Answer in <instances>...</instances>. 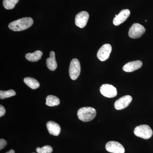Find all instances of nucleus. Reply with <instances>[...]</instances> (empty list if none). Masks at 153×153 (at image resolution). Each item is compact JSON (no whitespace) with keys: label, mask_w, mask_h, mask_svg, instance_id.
<instances>
[{"label":"nucleus","mask_w":153,"mask_h":153,"mask_svg":"<svg viewBox=\"0 0 153 153\" xmlns=\"http://www.w3.org/2000/svg\"><path fill=\"white\" fill-rule=\"evenodd\" d=\"M6 153H15V151L11 149L10 151L7 152Z\"/></svg>","instance_id":"5701e85b"},{"label":"nucleus","mask_w":153,"mask_h":153,"mask_svg":"<svg viewBox=\"0 0 153 153\" xmlns=\"http://www.w3.org/2000/svg\"><path fill=\"white\" fill-rule=\"evenodd\" d=\"M105 149L109 152L112 153H124V148L119 143L116 141H110L105 145Z\"/></svg>","instance_id":"6e6552de"},{"label":"nucleus","mask_w":153,"mask_h":153,"mask_svg":"<svg viewBox=\"0 0 153 153\" xmlns=\"http://www.w3.org/2000/svg\"><path fill=\"white\" fill-rule=\"evenodd\" d=\"M100 91L102 95L108 98L114 97L117 94L116 88L111 84H103L100 88Z\"/></svg>","instance_id":"423d86ee"},{"label":"nucleus","mask_w":153,"mask_h":153,"mask_svg":"<svg viewBox=\"0 0 153 153\" xmlns=\"http://www.w3.org/2000/svg\"><path fill=\"white\" fill-rule=\"evenodd\" d=\"M81 71L80 63L76 58L71 60L69 68V74L72 80H76L79 76Z\"/></svg>","instance_id":"20e7f679"},{"label":"nucleus","mask_w":153,"mask_h":153,"mask_svg":"<svg viewBox=\"0 0 153 153\" xmlns=\"http://www.w3.org/2000/svg\"><path fill=\"white\" fill-rule=\"evenodd\" d=\"M47 67L51 71H55L57 68V65L55 57V53L51 51L50 53V57L47 58L46 60Z\"/></svg>","instance_id":"4468645a"},{"label":"nucleus","mask_w":153,"mask_h":153,"mask_svg":"<svg viewBox=\"0 0 153 153\" xmlns=\"http://www.w3.org/2000/svg\"><path fill=\"white\" fill-rule=\"evenodd\" d=\"M143 66V63L140 60H135L128 62L123 66V69L127 72H133L139 69Z\"/></svg>","instance_id":"f8f14e48"},{"label":"nucleus","mask_w":153,"mask_h":153,"mask_svg":"<svg viewBox=\"0 0 153 153\" xmlns=\"http://www.w3.org/2000/svg\"><path fill=\"white\" fill-rule=\"evenodd\" d=\"M60 100L57 97L55 96L48 95L46 98V104L49 106H55L59 105Z\"/></svg>","instance_id":"f3484780"},{"label":"nucleus","mask_w":153,"mask_h":153,"mask_svg":"<svg viewBox=\"0 0 153 153\" xmlns=\"http://www.w3.org/2000/svg\"><path fill=\"white\" fill-rule=\"evenodd\" d=\"M16 95V92L13 90H10L4 91H0V98L1 99L9 98Z\"/></svg>","instance_id":"6ab92c4d"},{"label":"nucleus","mask_w":153,"mask_h":153,"mask_svg":"<svg viewBox=\"0 0 153 153\" xmlns=\"http://www.w3.org/2000/svg\"><path fill=\"white\" fill-rule=\"evenodd\" d=\"M7 141L3 139L0 140V150H2L7 146Z\"/></svg>","instance_id":"412c9836"},{"label":"nucleus","mask_w":153,"mask_h":153,"mask_svg":"<svg viewBox=\"0 0 153 153\" xmlns=\"http://www.w3.org/2000/svg\"><path fill=\"white\" fill-rule=\"evenodd\" d=\"M134 134L136 136L144 139H149L152 136L153 131L149 126L141 125L135 128Z\"/></svg>","instance_id":"7ed1b4c3"},{"label":"nucleus","mask_w":153,"mask_h":153,"mask_svg":"<svg viewBox=\"0 0 153 153\" xmlns=\"http://www.w3.org/2000/svg\"><path fill=\"white\" fill-rule=\"evenodd\" d=\"M130 13V11L128 9L122 10L114 19V25L116 26L120 25L128 19Z\"/></svg>","instance_id":"9b49d317"},{"label":"nucleus","mask_w":153,"mask_h":153,"mask_svg":"<svg viewBox=\"0 0 153 153\" xmlns=\"http://www.w3.org/2000/svg\"><path fill=\"white\" fill-rule=\"evenodd\" d=\"M47 127L50 134L57 136L60 134L61 128L58 123L54 121H50L47 124Z\"/></svg>","instance_id":"ddd939ff"},{"label":"nucleus","mask_w":153,"mask_h":153,"mask_svg":"<svg viewBox=\"0 0 153 153\" xmlns=\"http://www.w3.org/2000/svg\"><path fill=\"white\" fill-rule=\"evenodd\" d=\"M6 113V110L3 105H0V117H2Z\"/></svg>","instance_id":"4be33fe9"},{"label":"nucleus","mask_w":153,"mask_h":153,"mask_svg":"<svg viewBox=\"0 0 153 153\" xmlns=\"http://www.w3.org/2000/svg\"><path fill=\"white\" fill-rule=\"evenodd\" d=\"M111 51L112 47L110 44H104L98 50L97 53V58L100 61H105L109 58Z\"/></svg>","instance_id":"0eeeda50"},{"label":"nucleus","mask_w":153,"mask_h":153,"mask_svg":"<svg viewBox=\"0 0 153 153\" xmlns=\"http://www.w3.org/2000/svg\"><path fill=\"white\" fill-rule=\"evenodd\" d=\"M89 16V14L87 12L82 11L80 12L75 17V25L79 28H84L87 25Z\"/></svg>","instance_id":"1a4fd4ad"},{"label":"nucleus","mask_w":153,"mask_h":153,"mask_svg":"<svg viewBox=\"0 0 153 153\" xmlns=\"http://www.w3.org/2000/svg\"></svg>","instance_id":"b1692460"},{"label":"nucleus","mask_w":153,"mask_h":153,"mask_svg":"<svg viewBox=\"0 0 153 153\" xmlns=\"http://www.w3.org/2000/svg\"><path fill=\"white\" fill-rule=\"evenodd\" d=\"M33 20L30 17H25L11 22L9 25V28L16 32L23 31L30 27L33 25Z\"/></svg>","instance_id":"f257e3e1"},{"label":"nucleus","mask_w":153,"mask_h":153,"mask_svg":"<svg viewBox=\"0 0 153 153\" xmlns=\"http://www.w3.org/2000/svg\"><path fill=\"white\" fill-rule=\"evenodd\" d=\"M96 111L91 107L81 108L77 111V116L79 120L87 122L92 120L96 115Z\"/></svg>","instance_id":"f03ea898"},{"label":"nucleus","mask_w":153,"mask_h":153,"mask_svg":"<svg viewBox=\"0 0 153 153\" xmlns=\"http://www.w3.org/2000/svg\"><path fill=\"white\" fill-rule=\"evenodd\" d=\"M43 55V52L39 50H37L33 53H29L26 54V59L31 62H37L41 59Z\"/></svg>","instance_id":"2eb2a0df"},{"label":"nucleus","mask_w":153,"mask_h":153,"mask_svg":"<svg viewBox=\"0 0 153 153\" xmlns=\"http://www.w3.org/2000/svg\"><path fill=\"white\" fill-rule=\"evenodd\" d=\"M132 100V98L130 95H126L119 99L114 103V107L116 109L120 110L124 109L128 106Z\"/></svg>","instance_id":"9d476101"},{"label":"nucleus","mask_w":153,"mask_h":153,"mask_svg":"<svg viewBox=\"0 0 153 153\" xmlns=\"http://www.w3.org/2000/svg\"><path fill=\"white\" fill-rule=\"evenodd\" d=\"M19 0H4L3 4L4 7L7 10L13 9Z\"/></svg>","instance_id":"a211bd4d"},{"label":"nucleus","mask_w":153,"mask_h":153,"mask_svg":"<svg viewBox=\"0 0 153 153\" xmlns=\"http://www.w3.org/2000/svg\"><path fill=\"white\" fill-rule=\"evenodd\" d=\"M24 82L27 86L33 89H36L40 87V83L33 77H26L24 79Z\"/></svg>","instance_id":"dca6fc26"},{"label":"nucleus","mask_w":153,"mask_h":153,"mask_svg":"<svg viewBox=\"0 0 153 153\" xmlns=\"http://www.w3.org/2000/svg\"><path fill=\"white\" fill-rule=\"evenodd\" d=\"M36 152L38 153H52L53 152V149L51 146L47 145L42 148H37Z\"/></svg>","instance_id":"aec40b11"},{"label":"nucleus","mask_w":153,"mask_h":153,"mask_svg":"<svg viewBox=\"0 0 153 153\" xmlns=\"http://www.w3.org/2000/svg\"><path fill=\"white\" fill-rule=\"evenodd\" d=\"M146 29L143 25L138 23H135L132 25L128 32L130 38L136 39L140 38L146 32Z\"/></svg>","instance_id":"39448f33"}]
</instances>
